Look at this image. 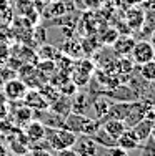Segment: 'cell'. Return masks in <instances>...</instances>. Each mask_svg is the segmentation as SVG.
<instances>
[{
  "instance_id": "6da1fadb",
  "label": "cell",
  "mask_w": 155,
  "mask_h": 156,
  "mask_svg": "<svg viewBox=\"0 0 155 156\" xmlns=\"http://www.w3.org/2000/svg\"><path fill=\"white\" fill-rule=\"evenodd\" d=\"M77 136L79 135H75V133L68 131L65 128H47L45 141H47L50 150L60 151V150L72 148L75 140H77Z\"/></svg>"
},
{
  "instance_id": "7a4b0ae2",
  "label": "cell",
  "mask_w": 155,
  "mask_h": 156,
  "mask_svg": "<svg viewBox=\"0 0 155 156\" xmlns=\"http://www.w3.org/2000/svg\"><path fill=\"white\" fill-rule=\"evenodd\" d=\"M17 76L32 90H39L43 83L49 81L47 76L40 73V70L37 68L34 63H22L20 68L17 70Z\"/></svg>"
},
{
  "instance_id": "3957f363",
  "label": "cell",
  "mask_w": 155,
  "mask_h": 156,
  "mask_svg": "<svg viewBox=\"0 0 155 156\" xmlns=\"http://www.w3.org/2000/svg\"><path fill=\"white\" fill-rule=\"evenodd\" d=\"M94 70H95V65L92 60H88V58H79L77 62H73L72 72H70V80L75 83L77 88L85 87L87 81L90 80L92 73H94Z\"/></svg>"
},
{
  "instance_id": "277c9868",
  "label": "cell",
  "mask_w": 155,
  "mask_h": 156,
  "mask_svg": "<svg viewBox=\"0 0 155 156\" xmlns=\"http://www.w3.org/2000/svg\"><path fill=\"white\" fill-rule=\"evenodd\" d=\"M2 87H3V90H2L3 95H5L7 101H10V103H20L22 100H24L25 93H27V90H28V87L18 76L7 80Z\"/></svg>"
},
{
  "instance_id": "5b68a950",
  "label": "cell",
  "mask_w": 155,
  "mask_h": 156,
  "mask_svg": "<svg viewBox=\"0 0 155 156\" xmlns=\"http://www.w3.org/2000/svg\"><path fill=\"white\" fill-rule=\"evenodd\" d=\"M130 57L135 65H142V63L155 60V47L150 43V40H137Z\"/></svg>"
},
{
  "instance_id": "8992f818",
  "label": "cell",
  "mask_w": 155,
  "mask_h": 156,
  "mask_svg": "<svg viewBox=\"0 0 155 156\" xmlns=\"http://www.w3.org/2000/svg\"><path fill=\"white\" fill-rule=\"evenodd\" d=\"M90 120L92 118H88L83 113H70L64 118V126L62 128L68 129V131L75 133V135H83L87 125L90 123Z\"/></svg>"
},
{
  "instance_id": "52a82bcc",
  "label": "cell",
  "mask_w": 155,
  "mask_h": 156,
  "mask_svg": "<svg viewBox=\"0 0 155 156\" xmlns=\"http://www.w3.org/2000/svg\"><path fill=\"white\" fill-rule=\"evenodd\" d=\"M124 22L125 25H127L128 28H130V32H137V30H142L143 27V22H145V10L142 9V7H130V9H127L124 12Z\"/></svg>"
},
{
  "instance_id": "ba28073f",
  "label": "cell",
  "mask_w": 155,
  "mask_h": 156,
  "mask_svg": "<svg viewBox=\"0 0 155 156\" xmlns=\"http://www.w3.org/2000/svg\"><path fill=\"white\" fill-rule=\"evenodd\" d=\"M72 148L75 150V153L79 156H95V153H97V150L100 146L95 143V140L92 138V136L79 135Z\"/></svg>"
},
{
  "instance_id": "9c48e42d",
  "label": "cell",
  "mask_w": 155,
  "mask_h": 156,
  "mask_svg": "<svg viewBox=\"0 0 155 156\" xmlns=\"http://www.w3.org/2000/svg\"><path fill=\"white\" fill-rule=\"evenodd\" d=\"M45 133H47V128L43 126V123H40L39 120H35V118L30 120L24 126V135H25V138L28 140L30 146L34 143H39V141L45 140Z\"/></svg>"
},
{
  "instance_id": "30bf717a",
  "label": "cell",
  "mask_w": 155,
  "mask_h": 156,
  "mask_svg": "<svg viewBox=\"0 0 155 156\" xmlns=\"http://www.w3.org/2000/svg\"><path fill=\"white\" fill-rule=\"evenodd\" d=\"M22 103H24L25 106H28L30 110H34V111L49 110V103H47V100L42 96V93H40L39 90H32V88L27 90V93H25Z\"/></svg>"
},
{
  "instance_id": "8fae6325",
  "label": "cell",
  "mask_w": 155,
  "mask_h": 156,
  "mask_svg": "<svg viewBox=\"0 0 155 156\" xmlns=\"http://www.w3.org/2000/svg\"><path fill=\"white\" fill-rule=\"evenodd\" d=\"M137 40L132 35H119V38L112 43V51L117 57H128L132 53Z\"/></svg>"
},
{
  "instance_id": "7c38bea8",
  "label": "cell",
  "mask_w": 155,
  "mask_h": 156,
  "mask_svg": "<svg viewBox=\"0 0 155 156\" xmlns=\"http://www.w3.org/2000/svg\"><path fill=\"white\" fill-rule=\"evenodd\" d=\"M153 125H155V121L152 120H147V118H142V120L138 121L137 125H134L132 126V131H134V135H135V138L138 140V143L142 144V143H145L147 140L152 136V129H153Z\"/></svg>"
},
{
  "instance_id": "4fadbf2b",
  "label": "cell",
  "mask_w": 155,
  "mask_h": 156,
  "mask_svg": "<svg viewBox=\"0 0 155 156\" xmlns=\"http://www.w3.org/2000/svg\"><path fill=\"white\" fill-rule=\"evenodd\" d=\"M10 116H12V123L17 126H25L30 120H34V110H30L28 106H25L22 103V106H15L10 111Z\"/></svg>"
},
{
  "instance_id": "5bb4252c",
  "label": "cell",
  "mask_w": 155,
  "mask_h": 156,
  "mask_svg": "<svg viewBox=\"0 0 155 156\" xmlns=\"http://www.w3.org/2000/svg\"><path fill=\"white\" fill-rule=\"evenodd\" d=\"M50 111H54L55 115L65 118L67 115L72 113V96H65V95H60L54 103L49 106Z\"/></svg>"
},
{
  "instance_id": "9a60e30c",
  "label": "cell",
  "mask_w": 155,
  "mask_h": 156,
  "mask_svg": "<svg viewBox=\"0 0 155 156\" xmlns=\"http://www.w3.org/2000/svg\"><path fill=\"white\" fill-rule=\"evenodd\" d=\"M117 146H120L122 150H125V151H135L140 148V143H138V140L135 138L134 131H132L130 128H127L119 138H117Z\"/></svg>"
},
{
  "instance_id": "2e32d148",
  "label": "cell",
  "mask_w": 155,
  "mask_h": 156,
  "mask_svg": "<svg viewBox=\"0 0 155 156\" xmlns=\"http://www.w3.org/2000/svg\"><path fill=\"white\" fill-rule=\"evenodd\" d=\"M102 128L105 129L112 138L117 140L122 133L127 129V126H125V123L122 120H117V118H105V120H102Z\"/></svg>"
},
{
  "instance_id": "e0dca14e",
  "label": "cell",
  "mask_w": 155,
  "mask_h": 156,
  "mask_svg": "<svg viewBox=\"0 0 155 156\" xmlns=\"http://www.w3.org/2000/svg\"><path fill=\"white\" fill-rule=\"evenodd\" d=\"M9 150H12L13 154L17 156H25L27 153H30V143L25 138V135H18V136H12L9 144Z\"/></svg>"
},
{
  "instance_id": "ac0fdd59",
  "label": "cell",
  "mask_w": 155,
  "mask_h": 156,
  "mask_svg": "<svg viewBox=\"0 0 155 156\" xmlns=\"http://www.w3.org/2000/svg\"><path fill=\"white\" fill-rule=\"evenodd\" d=\"M68 12V7L65 5L64 0H54V2L49 3L45 10V15L50 18H57V17H64L65 13Z\"/></svg>"
},
{
  "instance_id": "d6986e66",
  "label": "cell",
  "mask_w": 155,
  "mask_h": 156,
  "mask_svg": "<svg viewBox=\"0 0 155 156\" xmlns=\"http://www.w3.org/2000/svg\"><path fill=\"white\" fill-rule=\"evenodd\" d=\"M119 30H117L115 27H107V28H103V30L98 32V35H97V38H98V42L102 43V45H107V47H112V43L115 42L117 38H119Z\"/></svg>"
},
{
  "instance_id": "ffe728a7",
  "label": "cell",
  "mask_w": 155,
  "mask_h": 156,
  "mask_svg": "<svg viewBox=\"0 0 155 156\" xmlns=\"http://www.w3.org/2000/svg\"><path fill=\"white\" fill-rule=\"evenodd\" d=\"M92 138H94L95 143H97L98 146H102V148H112V146H115V144H117V140L112 138V136H110L109 133L102 128V126L97 129V133H95Z\"/></svg>"
},
{
  "instance_id": "44dd1931",
  "label": "cell",
  "mask_w": 155,
  "mask_h": 156,
  "mask_svg": "<svg viewBox=\"0 0 155 156\" xmlns=\"http://www.w3.org/2000/svg\"><path fill=\"white\" fill-rule=\"evenodd\" d=\"M39 91L42 93V96H43V98L47 100V103H49V106H50L52 103L55 101V100L58 98V96L62 95L60 91H58V88L55 87V85H52L50 81H47V83H43L42 87L39 88Z\"/></svg>"
},
{
  "instance_id": "7402d4cb",
  "label": "cell",
  "mask_w": 155,
  "mask_h": 156,
  "mask_svg": "<svg viewBox=\"0 0 155 156\" xmlns=\"http://www.w3.org/2000/svg\"><path fill=\"white\" fill-rule=\"evenodd\" d=\"M58 48L54 47L52 43H42V47L37 50V57L40 58V60H55V57L58 55Z\"/></svg>"
},
{
  "instance_id": "603a6c76",
  "label": "cell",
  "mask_w": 155,
  "mask_h": 156,
  "mask_svg": "<svg viewBox=\"0 0 155 156\" xmlns=\"http://www.w3.org/2000/svg\"><path fill=\"white\" fill-rule=\"evenodd\" d=\"M82 43H79V42H73L72 38H68L67 42H65V45L64 48H62V53H65V55H68V57H72V58H79L80 55H82Z\"/></svg>"
},
{
  "instance_id": "cb8c5ba5",
  "label": "cell",
  "mask_w": 155,
  "mask_h": 156,
  "mask_svg": "<svg viewBox=\"0 0 155 156\" xmlns=\"http://www.w3.org/2000/svg\"><path fill=\"white\" fill-rule=\"evenodd\" d=\"M110 105H112V103H110L109 100L105 98V96H98V98L94 101V110H95V115H97V118L103 120V118L107 116V113H109Z\"/></svg>"
},
{
  "instance_id": "d4e9b609",
  "label": "cell",
  "mask_w": 155,
  "mask_h": 156,
  "mask_svg": "<svg viewBox=\"0 0 155 156\" xmlns=\"http://www.w3.org/2000/svg\"><path fill=\"white\" fill-rule=\"evenodd\" d=\"M138 66H140V76H142L145 81L152 83V81L155 80V60L142 63V65H138Z\"/></svg>"
},
{
  "instance_id": "484cf974",
  "label": "cell",
  "mask_w": 155,
  "mask_h": 156,
  "mask_svg": "<svg viewBox=\"0 0 155 156\" xmlns=\"http://www.w3.org/2000/svg\"><path fill=\"white\" fill-rule=\"evenodd\" d=\"M35 66L40 70L42 75L47 76V80H50V76H54L55 73H57V68H55L54 60H40V62H37Z\"/></svg>"
},
{
  "instance_id": "4316f807",
  "label": "cell",
  "mask_w": 155,
  "mask_h": 156,
  "mask_svg": "<svg viewBox=\"0 0 155 156\" xmlns=\"http://www.w3.org/2000/svg\"><path fill=\"white\" fill-rule=\"evenodd\" d=\"M85 105H87V96L77 95V96H73V98H72V110H73V113H83Z\"/></svg>"
},
{
  "instance_id": "83f0119b",
  "label": "cell",
  "mask_w": 155,
  "mask_h": 156,
  "mask_svg": "<svg viewBox=\"0 0 155 156\" xmlns=\"http://www.w3.org/2000/svg\"><path fill=\"white\" fill-rule=\"evenodd\" d=\"M143 144V150H142V154L140 156H155V143L152 138H149Z\"/></svg>"
},
{
  "instance_id": "f1b7e54d",
  "label": "cell",
  "mask_w": 155,
  "mask_h": 156,
  "mask_svg": "<svg viewBox=\"0 0 155 156\" xmlns=\"http://www.w3.org/2000/svg\"><path fill=\"white\" fill-rule=\"evenodd\" d=\"M135 0H112V5L117 7V9H120L122 12H125L127 9H130V7L135 5Z\"/></svg>"
},
{
  "instance_id": "f546056e",
  "label": "cell",
  "mask_w": 155,
  "mask_h": 156,
  "mask_svg": "<svg viewBox=\"0 0 155 156\" xmlns=\"http://www.w3.org/2000/svg\"><path fill=\"white\" fill-rule=\"evenodd\" d=\"M30 156H54L49 151V148H39V146H32Z\"/></svg>"
},
{
  "instance_id": "4dcf8cb0",
  "label": "cell",
  "mask_w": 155,
  "mask_h": 156,
  "mask_svg": "<svg viewBox=\"0 0 155 156\" xmlns=\"http://www.w3.org/2000/svg\"><path fill=\"white\" fill-rule=\"evenodd\" d=\"M109 150V156H128V151L122 150L120 146H112V148H107Z\"/></svg>"
},
{
  "instance_id": "1f68e13d",
  "label": "cell",
  "mask_w": 155,
  "mask_h": 156,
  "mask_svg": "<svg viewBox=\"0 0 155 156\" xmlns=\"http://www.w3.org/2000/svg\"><path fill=\"white\" fill-rule=\"evenodd\" d=\"M55 156H79L75 153V150L73 148H67V150H60V151H57V154Z\"/></svg>"
},
{
  "instance_id": "d6a6232c",
  "label": "cell",
  "mask_w": 155,
  "mask_h": 156,
  "mask_svg": "<svg viewBox=\"0 0 155 156\" xmlns=\"http://www.w3.org/2000/svg\"><path fill=\"white\" fill-rule=\"evenodd\" d=\"M83 3H85L87 9H98V7H100V2H98V0H83Z\"/></svg>"
},
{
  "instance_id": "836d02e7",
  "label": "cell",
  "mask_w": 155,
  "mask_h": 156,
  "mask_svg": "<svg viewBox=\"0 0 155 156\" xmlns=\"http://www.w3.org/2000/svg\"><path fill=\"white\" fill-rule=\"evenodd\" d=\"M95 156H109V150H107V148H98L97 150V153H95Z\"/></svg>"
},
{
  "instance_id": "e575fe53",
  "label": "cell",
  "mask_w": 155,
  "mask_h": 156,
  "mask_svg": "<svg viewBox=\"0 0 155 156\" xmlns=\"http://www.w3.org/2000/svg\"><path fill=\"white\" fill-rule=\"evenodd\" d=\"M7 154H9V148L0 141V156H7Z\"/></svg>"
},
{
  "instance_id": "d590c367",
  "label": "cell",
  "mask_w": 155,
  "mask_h": 156,
  "mask_svg": "<svg viewBox=\"0 0 155 156\" xmlns=\"http://www.w3.org/2000/svg\"><path fill=\"white\" fill-rule=\"evenodd\" d=\"M150 43H152V45L155 47V28L152 30V33H150Z\"/></svg>"
},
{
  "instance_id": "8d00e7d4",
  "label": "cell",
  "mask_w": 155,
  "mask_h": 156,
  "mask_svg": "<svg viewBox=\"0 0 155 156\" xmlns=\"http://www.w3.org/2000/svg\"><path fill=\"white\" fill-rule=\"evenodd\" d=\"M150 138L153 140V143H155V125H153V129H152V136H150Z\"/></svg>"
},
{
  "instance_id": "74e56055",
  "label": "cell",
  "mask_w": 155,
  "mask_h": 156,
  "mask_svg": "<svg viewBox=\"0 0 155 156\" xmlns=\"http://www.w3.org/2000/svg\"><path fill=\"white\" fill-rule=\"evenodd\" d=\"M3 66H5V60H3V58H0V68H3Z\"/></svg>"
},
{
  "instance_id": "f35d334b",
  "label": "cell",
  "mask_w": 155,
  "mask_h": 156,
  "mask_svg": "<svg viewBox=\"0 0 155 156\" xmlns=\"http://www.w3.org/2000/svg\"><path fill=\"white\" fill-rule=\"evenodd\" d=\"M152 90H153V91H155V80H153V81H152Z\"/></svg>"
},
{
  "instance_id": "ab89813d",
  "label": "cell",
  "mask_w": 155,
  "mask_h": 156,
  "mask_svg": "<svg viewBox=\"0 0 155 156\" xmlns=\"http://www.w3.org/2000/svg\"><path fill=\"white\" fill-rule=\"evenodd\" d=\"M42 2H47V3H50V2H54V0H42Z\"/></svg>"
},
{
  "instance_id": "60d3db41",
  "label": "cell",
  "mask_w": 155,
  "mask_h": 156,
  "mask_svg": "<svg viewBox=\"0 0 155 156\" xmlns=\"http://www.w3.org/2000/svg\"><path fill=\"white\" fill-rule=\"evenodd\" d=\"M7 156H9V154H7Z\"/></svg>"
}]
</instances>
